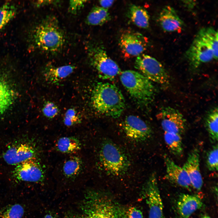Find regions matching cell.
Instances as JSON below:
<instances>
[{
  "label": "cell",
  "mask_w": 218,
  "mask_h": 218,
  "mask_svg": "<svg viewBox=\"0 0 218 218\" xmlns=\"http://www.w3.org/2000/svg\"><path fill=\"white\" fill-rule=\"evenodd\" d=\"M44 218H54L50 214H47L45 215Z\"/></svg>",
  "instance_id": "obj_38"
},
{
  "label": "cell",
  "mask_w": 218,
  "mask_h": 218,
  "mask_svg": "<svg viewBox=\"0 0 218 218\" xmlns=\"http://www.w3.org/2000/svg\"><path fill=\"white\" fill-rule=\"evenodd\" d=\"M14 94L9 85L0 79V114L6 111L12 104Z\"/></svg>",
  "instance_id": "obj_26"
},
{
  "label": "cell",
  "mask_w": 218,
  "mask_h": 218,
  "mask_svg": "<svg viewBox=\"0 0 218 218\" xmlns=\"http://www.w3.org/2000/svg\"><path fill=\"white\" fill-rule=\"evenodd\" d=\"M128 15L131 21L138 27L144 29L149 27L150 16L148 12L143 7L131 5L129 8Z\"/></svg>",
  "instance_id": "obj_20"
},
{
  "label": "cell",
  "mask_w": 218,
  "mask_h": 218,
  "mask_svg": "<svg viewBox=\"0 0 218 218\" xmlns=\"http://www.w3.org/2000/svg\"><path fill=\"white\" fill-rule=\"evenodd\" d=\"M202 218H211L210 216H203Z\"/></svg>",
  "instance_id": "obj_39"
},
{
  "label": "cell",
  "mask_w": 218,
  "mask_h": 218,
  "mask_svg": "<svg viewBox=\"0 0 218 218\" xmlns=\"http://www.w3.org/2000/svg\"><path fill=\"white\" fill-rule=\"evenodd\" d=\"M87 1L71 0L69 3V9L70 12L75 14L84 6Z\"/></svg>",
  "instance_id": "obj_33"
},
{
  "label": "cell",
  "mask_w": 218,
  "mask_h": 218,
  "mask_svg": "<svg viewBox=\"0 0 218 218\" xmlns=\"http://www.w3.org/2000/svg\"><path fill=\"white\" fill-rule=\"evenodd\" d=\"M166 167L165 177L170 182L187 189L192 187L190 181L186 172L182 167L176 164L168 156L164 155Z\"/></svg>",
  "instance_id": "obj_16"
},
{
  "label": "cell",
  "mask_w": 218,
  "mask_h": 218,
  "mask_svg": "<svg viewBox=\"0 0 218 218\" xmlns=\"http://www.w3.org/2000/svg\"><path fill=\"white\" fill-rule=\"evenodd\" d=\"M88 54L91 64L97 71L99 78L112 80L121 74V70L118 65L108 55L102 45L91 47Z\"/></svg>",
  "instance_id": "obj_6"
},
{
  "label": "cell",
  "mask_w": 218,
  "mask_h": 218,
  "mask_svg": "<svg viewBox=\"0 0 218 218\" xmlns=\"http://www.w3.org/2000/svg\"><path fill=\"white\" fill-rule=\"evenodd\" d=\"M158 20L163 29L167 32H179L184 26L183 21L174 9L169 5L166 6L162 8Z\"/></svg>",
  "instance_id": "obj_17"
},
{
  "label": "cell",
  "mask_w": 218,
  "mask_h": 218,
  "mask_svg": "<svg viewBox=\"0 0 218 218\" xmlns=\"http://www.w3.org/2000/svg\"><path fill=\"white\" fill-rule=\"evenodd\" d=\"M99 160L107 174L120 176L126 173L130 163L125 153L116 144L109 140H104L99 152Z\"/></svg>",
  "instance_id": "obj_5"
},
{
  "label": "cell",
  "mask_w": 218,
  "mask_h": 218,
  "mask_svg": "<svg viewBox=\"0 0 218 218\" xmlns=\"http://www.w3.org/2000/svg\"><path fill=\"white\" fill-rule=\"evenodd\" d=\"M217 144L214 145L207 153L206 163L208 170L211 171H218V149Z\"/></svg>",
  "instance_id": "obj_30"
},
{
  "label": "cell",
  "mask_w": 218,
  "mask_h": 218,
  "mask_svg": "<svg viewBox=\"0 0 218 218\" xmlns=\"http://www.w3.org/2000/svg\"><path fill=\"white\" fill-rule=\"evenodd\" d=\"M135 68L152 82L167 87L170 84L169 76L159 61L148 55L142 54L136 57Z\"/></svg>",
  "instance_id": "obj_7"
},
{
  "label": "cell",
  "mask_w": 218,
  "mask_h": 218,
  "mask_svg": "<svg viewBox=\"0 0 218 218\" xmlns=\"http://www.w3.org/2000/svg\"><path fill=\"white\" fill-rule=\"evenodd\" d=\"M82 206L84 218H127L124 207L104 193L90 192Z\"/></svg>",
  "instance_id": "obj_2"
},
{
  "label": "cell",
  "mask_w": 218,
  "mask_h": 218,
  "mask_svg": "<svg viewBox=\"0 0 218 218\" xmlns=\"http://www.w3.org/2000/svg\"><path fill=\"white\" fill-rule=\"evenodd\" d=\"M143 195L149 208V218H164L163 203L155 173L150 175L144 186Z\"/></svg>",
  "instance_id": "obj_8"
},
{
  "label": "cell",
  "mask_w": 218,
  "mask_h": 218,
  "mask_svg": "<svg viewBox=\"0 0 218 218\" xmlns=\"http://www.w3.org/2000/svg\"><path fill=\"white\" fill-rule=\"evenodd\" d=\"M114 0H101L99 3L101 7L106 9H108L113 4Z\"/></svg>",
  "instance_id": "obj_36"
},
{
  "label": "cell",
  "mask_w": 218,
  "mask_h": 218,
  "mask_svg": "<svg viewBox=\"0 0 218 218\" xmlns=\"http://www.w3.org/2000/svg\"><path fill=\"white\" fill-rule=\"evenodd\" d=\"M218 108L214 107L208 112L205 119V127L210 140L212 143L218 141Z\"/></svg>",
  "instance_id": "obj_21"
},
{
  "label": "cell",
  "mask_w": 218,
  "mask_h": 218,
  "mask_svg": "<svg viewBox=\"0 0 218 218\" xmlns=\"http://www.w3.org/2000/svg\"><path fill=\"white\" fill-rule=\"evenodd\" d=\"M203 205L201 199L195 195L182 193L177 200V208L180 218H189Z\"/></svg>",
  "instance_id": "obj_18"
},
{
  "label": "cell",
  "mask_w": 218,
  "mask_h": 218,
  "mask_svg": "<svg viewBox=\"0 0 218 218\" xmlns=\"http://www.w3.org/2000/svg\"><path fill=\"white\" fill-rule=\"evenodd\" d=\"M35 45L39 49L55 52L61 48L65 41L63 33L55 17H46L36 28L33 35Z\"/></svg>",
  "instance_id": "obj_3"
},
{
  "label": "cell",
  "mask_w": 218,
  "mask_h": 218,
  "mask_svg": "<svg viewBox=\"0 0 218 218\" xmlns=\"http://www.w3.org/2000/svg\"><path fill=\"white\" fill-rule=\"evenodd\" d=\"M75 69L74 66L70 65L56 67L48 66L44 71V77L47 82L56 84L69 76Z\"/></svg>",
  "instance_id": "obj_19"
},
{
  "label": "cell",
  "mask_w": 218,
  "mask_h": 218,
  "mask_svg": "<svg viewBox=\"0 0 218 218\" xmlns=\"http://www.w3.org/2000/svg\"><path fill=\"white\" fill-rule=\"evenodd\" d=\"M200 157L199 150L194 149L189 154L182 167L189 177L192 187L198 190H201L203 183L200 169Z\"/></svg>",
  "instance_id": "obj_15"
},
{
  "label": "cell",
  "mask_w": 218,
  "mask_h": 218,
  "mask_svg": "<svg viewBox=\"0 0 218 218\" xmlns=\"http://www.w3.org/2000/svg\"><path fill=\"white\" fill-rule=\"evenodd\" d=\"M120 74L122 84L135 101L143 105L152 101L155 89L152 81L140 73L132 70L124 71Z\"/></svg>",
  "instance_id": "obj_4"
},
{
  "label": "cell",
  "mask_w": 218,
  "mask_h": 218,
  "mask_svg": "<svg viewBox=\"0 0 218 218\" xmlns=\"http://www.w3.org/2000/svg\"><path fill=\"white\" fill-rule=\"evenodd\" d=\"M12 175L18 181L33 182L41 181L44 177L41 167L36 157L16 165Z\"/></svg>",
  "instance_id": "obj_12"
},
{
  "label": "cell",
  "mask_w": 218,
  "mask_h": 218,
  "mask_svg": "<svg viewBox=\"0 0 218 218\" xmlns=\"http://www.w3.org/2000/svg\"><path fill=\"white\" fill-rule=\"evenodd\" d=\"M164 139L170 151L174 155L181 156L183 153L181 135L172 132H164Z\"/></svg>",
  "instance_id": "obj_25"
},
{
  "label": "cell",
  "mask_w": 218,
  "mask_h": 218,
  "mask_svg": "<svg viewBox=\"0 0 218 218\" xmlns=\"http://www.w3.org/2000/svg\"><path fill=\"white\" fill-rule=\"evenodd\" d=\"M184 3H185V5H186L187 7H189V8H192V7H193L194 5V4L195 2H183Z\"/></svg>",
  "instance_id": "obj_37"
},
{
  "label": "cell",
  "mask_w": 218,
  "mask_h": 218,
  "mask_svg": "<svg viewBox=\"0 0 218 218\" xmlns=\"http://www.w3.org/2000/svg\"><path fill=\"white\" fill-rule=\"evenodd\" d=\"M42 112L46 117L49 119H52L58 114L59 112V109L54 103L48 101L44 104L42 108Z\"/></svg>",
  "instance_id": "obj_32"
},
{
  "label": "cell",
  "mask_w": 218,
  "mask_h": 218,
  "mask_svg": "<svg viewBox=\"0 0 218 218\" xmlns=\"http://www.w3.org/2000/svg\"><path fill=\"white\" fill-rule=\"evenodd\" d=\"M156 117L164 132L181 135L185 131L186 121L178 110L170 107H163L160 110Z\"/></svg>",
  "instance_id": "obj_9"
},
{
  "label": "cell",
  "mask_w": 218,
  "mask_h": 218,
  "mask_svg": "<svg viewBox=\"0 0 218 218\" xmlns=\"http://www.w3.org/2000/svg\"><path fill=\"white\" fill-rule=\"evenodd\" d=\"M148 40L141 34L133 31H125L119 39V45L123 52L129 56H136L142 54L147 49Z\"/></svg>",
  "instance_id": "obj_10"
},
{
  "label": "cell",
  "mask_w": 218,
  "mask_h": 218,
  "mask_svg": "<svg viewBox=\"0 0 218 218\" xmlns=\"http://www.w3.org/2000/svg\"><path fill=\"white\" fill-rule=\"evenodd\" d=\"M111 19L108 9L98 6L93 7L86 18L87 24L90 25H101Z\"/></svg>",
  "instance_id": "obj_23"
},
{
  "label": "cell",
  "mask_w": 218,
  "mask_h": 218,
  "mask_svg": "<svg viewBox=\"0 0 218 218\" xmlns=\"http://www.w3.org/2000/svg\"><path fill=\"white\" fill-rule=\"evenodd\" d=\"M24 212V208L19 204L9 205L0 211V216L1 218H22Z\"/></svg>",
  "instance_id": "obj_29"
},
{
  "label": "cell",
  "mask_w": 218,
  "mask_h": 218,
  "mask_svg": "<svg viewBox=\"0 0 218 218\" xmlns=\"http://www.w3.org/2000/svg\"><path fill=\"white\" fill-rule=\"evenodd\" d=\"M36 151L31 145L22 143L11 146L3 154V158L8 164L16 165L29 159L35 157Z\"/></svg>",
  "instance_id": "obj_14"
},
{
  "label": "cell",
  "mask_w": 218,
  "mask_h": 218,
  "mask_svg": "<svg viewBox=\"0 0 218 218\" xmlns=\"http://www.w3.org/2000/svg\"><path fill=\"white\" fill-rule=\"evenodd\" d=\"M81 118L77 110L74 108L68 109L65 112L63 118V123L67 127L76 125L81 121Z\"/></svg>",
  "instance_id": "obj_31"
},
{
  "label": "cell",
  "mask_w": 218,
  "mask_h": 218,
  "mask_svg": "<svg viewBox=\"0 0 218 218\" xmlns=\"http://www.w3.org/2000/svg\"><path fill=\"white\" fill-rule=\"evenodd\" d=\"M58 150L64 153H71L79 150L81 147L79 140L75 137H64L60 138L56 144Z\"/></svg>",
  "instance_id": "obj_27"
},
{
  "label": "cell",
  "mask_w": 218,
  "mask_h": 218,
  "mask_svg": "<svg viewBox=\"0 0 218 218\" xmlns=\"http://www.w3.org/2000/svg\"><path fill=\"white\" fill-rule=\"evenodd\" d=\"M210 48L213 53L214 59L218 58V32L211 27L201 29L197 34Z\"/></svg>",
  "instance_id": "obj_24"
},
{
  "label": "cell",
  "mask_w": 218,
  "mask_h": 218,
  "mask_svg": "<svg viewBox=\"0 0 218 218\" xmlns=\"http://www.w3.org/2000/svg\"><path fill=\"white\" fill-rule=\"evenodd\" d=\"M81 218H84L83 217H82Z\"/></svg>",
  "instance_id": "obj_40"
},
{
  "label": "cell",
  "mask_w": 218,
  "mask_h": 218,
  "mask_svg": "<svg viewBox=\"0 0 218 218\" xmlns=\"http://www.w3.org/2000/svg\"><path fill=\"white\" fill-rule=\"evenodd\" d=\"M91 101L98 113L112 118L120 117L125 108V101L120 90L115 85L98 82L92 91Z\"/></svg>",
  "instance_id": "obj_1"
},
{
  "label": "cell",
  "mask_w": 218,
  "mask_h": 218,
  "mask_svg": "<svg viewBox=\"0 0 218 218\" xmlns=\"http://www.w3.org/2000/svg\"><path fill=\"white\" fill-rule=\"evenodd\" d=\"M185 56L190 66L197 68L203 63L214 59L213 51L208 45L197 35Z\"/></svg>",
  "instance_id": "obj_11"
},
{
  "label": "cell",
  "mask_w": 218,
  "mask_h": 218,
  "mask_svg": "<svg viewBox=\"0 0 218 218\" xmlns=\"http://www.w3.org/2000/svg\"><path fill=\"white\" fill-rule=\"evenodd\" d=\"M17 12L15 5L10 2H5L0 7V31L14 18Z\"/></svg>",
  "instance_id": "obj_28"
},
{
  "label": "cell",
  "mask_w": 218,
  "mask_h": 218,
  "mask_svg": "<svg viewBox=\"0 0 218 218\" xmlns=\"http://www.w3.org/2000/svg\"><path fill=\"white\" fill-rule=\"evenodd\" d=\"M127 218H143L141 211L134 207L129 208L127 210Z\"/></svg>",
  "instance_id": "obj_34"
},
{
  "label": "cell",
  "mask_w": 218,
  "mask_h": 218,
  "mask_svg": "<svg viewBox=\"0 0 218 218\" xmlns=\"http://www.w3.org/2000/svg\"><path fill=\"white\" fill-rule=\"evenodd\" d=\"M56 1L52 0H38L35 2V5L37 7H40L55 3Z\"/></svg>",
  "instance_id": "obj_35"
},
{
  "label": "cell",
  "mask_w": 218,
  "mask_h": 218,
  "mask_svg": "<svg viewBox=\"0 0 218 218\" xmlns=\"http://www.w3.org/2000/svg\"><path fill=\"white\" fill-rule=\"evenodd\" d=\"M122 127L126 136L137 142H142L148 140L152 133L151 129L146 122L134 115H129L125 118Z\"/></svg>",
  "instance_id": "obj_13"
},
{
  "label": "cell",
  "mask_w": 218,
  "mask_h": 218,
  "mask_svg": "<svg viewBox=\"0 0 218 218\" xmlns=\"http://www.w3.org/2000/svg\"><path fill=\"white\" fill-rule=\"evenodd\" d=\"M83 167L81 159L78 157L73 156L68 158L64 161L62 171L64 175L67 178H74L81 173Z\"/></svg>",
  "instance_id": "obj_22"
}]
</instances>
